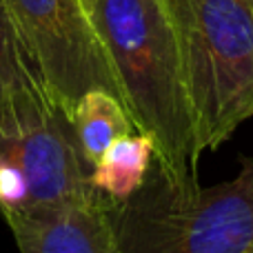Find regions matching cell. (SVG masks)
Returning <instances> with one entry per match:
<instances>
[{
    "mask_svg": "<svg viewBox=\"0 0 253 253\" xmlns=\"http://www.w3.org/2000/svg\"><path fill=\"white\" fill-rule=\"evenodd\" d=\"M153 160V140L140 131L126 133L91 165L89 184L109 205H120L144 184Z\"/></svg>",
    "mask_w": 253,
    "mask_h": 253,
    "instance_id": "ba28073f",
    "label": "cell"
},
{
    "mask_svg": "<svg viewBox=\"0 0 253 253\" xmlns=\"http://www.w3.org/2000/svg\"><path fill=\"white\" fill-rule=\"evenodd\" d=\"M25 53L49 100L71 118L91 89L123 100L111 58L87 0H7Z\"/></svg>",
    "mask_w": 253,
    "mask_h": 253,
    "instance_id": "277c9868",
    "label": "cell"
},
{
    "mask_svg": "<svg viewBox=\"0 0 253 253\" xmlns=\"http://www.w3.org/2000/svg\"><path fill=\"white\" fill-rule=\"evenodd\" d=\"M202 151L253 118V0H167Z\"/></svg>",
    "mask_w": 253,
    "mask_h": 253,
    "instance_id": "3957f363",
    "label": "cell"
},
{
    "mask_svg": "<svg viewBox=\"0 0 253 253\" xmlns=\"http://www.w3.org/2000/svg\"><path fill=\"white\" fill-rule=\"evenodd\" d=\"M9 229L20 253H120L109 205L98 193L44 218L9 222Z\"/></svg>",
    "mask_w": 253,
    "mask_h": 253,
    "instance_id": "8992f818",
    "label": "cell"
},
{
    "mask_svg": "<svg viewBox=\"0 0 253 253\" xmlns=\"http://www.w3.org/2000/svg\"><path fill=\"white\" fill-rule=\"evenodd\" d=\"M69 120L89 169L118 138L138 131L125 102L105 89H91L84 93L76 102Z\"/></svg>",
    "mask_w": 253,
    "mask_h": 253,
    "instance_id": "9c48e42d",
    "label": "cell"
},
{
    "mask_svg": "<svg viewBox=\"0 0 253 253\" xmlns=\"http://www.w3.org/2000/svg\"><path fill=\"white\" fill-rule=\"evenodd\" d=\"M93 193L71 120L53 105L18 129L0 131V213L7 224L44 218Z\"/></svg>",
    "mask_w": 253,
    "mask_h": 253,
    "instance_id": "5b68a950",
    "label": "cell"
},
{
    "mask_svg": "<svg viewBox=\"0 0 253 253\" xmlns=\"http://www.w3.org/2000/svg\"><path fill=\"white\" fill-rule=\"evenodd\" d=\"M109 218L120 253H253V158L211 187H180L151 167Z\"/></svg>",
    "mask_w": 253,
    "mask_h": 253,
    "instance_id": "7a4b0ae2",
    "label": "cell"
},
{
    "mask_svg": "<svg viewBox=\"0 0 253 253\" xmlns=\"http://www.w3.org/2000/svg\"><path fill=\"white\" fill-rule=\"evenodd\" d=\"M91 13L156 167L173 184H196L202 149L167 0H93Z\"/></svg>",
    "mask_w": 253,
    "mask_h": 253,
    "instance_id": "6da1fadb",
    "label": "cell"
},
{
    "mask_svg": "<svg viewBox=\"0 0 253 253\" xmlns=\"http://www.w3.org/2000/svg\"><path fill=\"white\" fill-rule=\"evenodd\" d=\"M49 105L53 102L31 69L7 0H0V131L18 129Z\"/></svg>",
    "mask_w": 253,
    "mask_h": 253,
    "instance_id": "52a82bcc",
    "label": "cell"
},
{
    "mask_svg": "<svg viewBox=\"0 0 253 253\" xmlns=\"http://www.w3.org/2000/svg\"><path fill=\"white\" fill-rule=\"evenodd\" d=\"M87 2H89V7H91V2H93V0H87Z\"/></svg>",
    "mask_w": 253,
    "mask_h": 253,
    "instance_id": "30bf717a",
    "label": "cell"
}]
</instances>
